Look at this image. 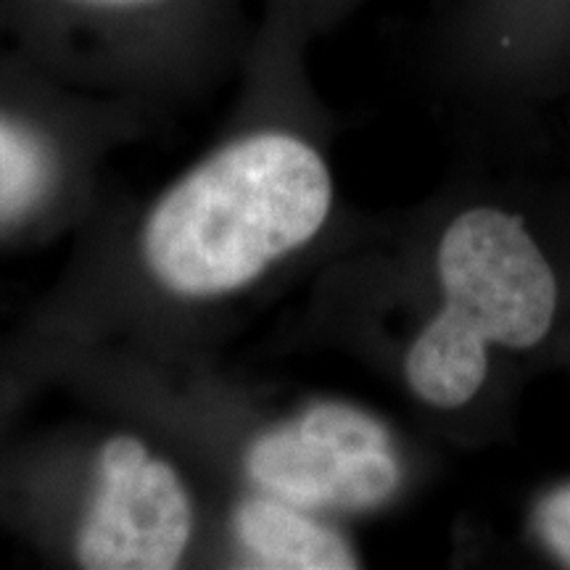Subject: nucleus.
<instances>
[{"label":"nucleus","mask_w":570,"mask_h":570,"mask_svg":"<svg viewBox=\"0 0 570 570\" xmlns=\"http://www.w3.org/2000/svg\"><path fill=\"white\" fill-rule=\"evenodd\" d=\"M439 304L402 360L410 394L458 412L483 391L491 346L533 348L552 331L554 269L518 214L470 206L441 233L433 256Z\"/></svg>","instance_id":"3"},{"label":"nucleus","mask_w":570,"mask_h":570,"mask_svg":"<svg viewBox=\"0 0 570 570\" xmlns=\"http://www.w3.org/2000/svg\"><path fill=\"white\" fill-rule=\"evenodd\" d=\"M225 433L204 449L206 473L223 470L225 491H259L336 520L386 508L407 475L394 431L344 399H306Z\"/></svg>","instance_id":"4"},{"label":"nucleus","mask_w":570,"mask_h":570,"mask_svg":"<svg viewBox=\"0 0 570 570\" xmlns=\"http://www.w3.org/2000/svg\"><path fill=\"white\" fill-rule=\"evenodd\" d=\"M248 570H348L362 558L336 518L259 491H225L214 558Z\"/></svg>","instance_id":"7"},{"label":"nucleus","mask_w":570,"mask_h":570,"mask_svg":"<svg viewBox=\"0 0 570 570\" xmlns=\"http://www.w3.org/2000/svg\"><path fill=\"white\" fill-rule=\"evenodd\" d=\"M294 0L275 3L252 82L219 140L90 240L17 327L0 333V431L51 383L169 373L204 327L323 238L336 180L294 106Z\"/></svg>","instance_id":"1"},{"label":"nucleus","mask_w":570,"mask_h":570,"mask_svg":"<svg viewBox=\"0 0 570 570\" xmlns=\"http://www.w3.org/2000/svg\"><path fill=\"white\" fill-rule=\"evenodd\" d=\"M125 117L119 104L0 96V244L38 240L82 212Z\"/></svg>","instance_id":"6"},{"label":"nucleus","mask_w":570,"mask_h":570,"mask_svg":"<svg viewBox=\"0 0 570 570\" xmlns=\"http://www.w3.org/2000/svg\"><path fill=\"white\" fill-rule=\"evenodd\" d=\"M223 499L154 420L0 433V529L59 566L173 570L212 560Z\"/></svg>","instance_id":"2"},{"label":"nucleus","mask_w":570,"mask_h":570,"mask_svg":"<svg viewBox=\"0 0 570 570\" xmlns=\"http://www.w3.org/2000/svg\"><path fill=\"white\" fill-rule=\"evenodd\" d=\"M533 523L547 550L570 568V483L541 499L533 512Z\"/></svg>","instance_id":"8"},{"label":"nucleus","mask_w":570,"mask_h":570,"mask_svg":"<svg viewBox=\"0 0 570 570\" xmlns=\"http://www.w3.org/2000/svg\"><path fill=\"white\" fill-rule=\"evenodd\" d=\"M75 82L117 96L198 75L223 40L230 0H32Z\"/></svg>","instance_id":"5"}]
</instances>
